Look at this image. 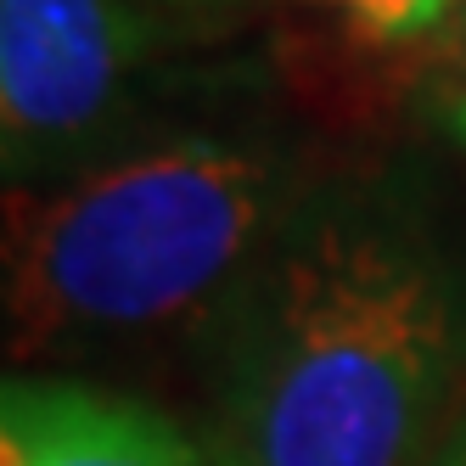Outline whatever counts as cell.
Wrapping results in <instances>:
<instances>
[{"instance_id":"6","label":"cell","mask_w":466,"mask_h":466,"mask_svg":"<svg viewBox=\"0 0 466 466\" xmlns=\"http://www.w3.org/2000/svg\"><path fill=\"white\" fill-rule=\"evenodd\" d=\"M439 113L450 124V136L466 147V0H461V12H455V40H450L444 79H439Z\"/></svg>"},{"instance_id":"3","label":"cell","mask_w":466,"mask_h":466,"mask_svg":"<svg viewBox=\"0 0 466 466\" xmlns=\"http://www.w3.org/2000/svg\"><path fill=\"white\" fill-rule=\"evenodd\" d=\"M157 28L136 0H0L6 169L96 136L152 56Z\"/></svg>"},{"instance_id":"7","label":"cell","mask_w":466,"mask_h":466,"mask_svg":"<svg viewBox=\"0 0 466 466\" xmlns=\"http://www.w3.org/2000/svg\"><path fill=\"white\" fill-rule=\"evenodd\" d=\"M421 466H466V416L444 432L439 444H432V455H427Z\"/></svg>"},{"instance_id":"5","label":"cell","mask_w":466,"mask_h":466,"mask_svg":"<svg viewBox=\"0 0 466 466\" xmlns=\"http://www.w3.org/2000/svg\"><path fill=\"white\" fill-rule=\"evenodd\" d=\"M349 28L371 46H405V40H427L461 12V0H331Z\"/></svg>"},{"instance_id":"4","label":"cell","mask_w":466,"mask_h":466,"mask_svg":"<svg viewBox=\"0 0 466 466\" xmlns=\"http://www.w3.org/2000/svg\"><path fill=\"white\" fill-rule=\"evenodd\" d=\"M0 466H219V455L136 399L12 377L0 393Z\"/></svg>"},{"instance_id":"1","label":"cell","mask_w":466,"mask_h":466,"mask_svg":"<svg viewBox=\"0 0 466 466\" xmlns=\"http://www.w3.org/2000/svg\"><path fill=\"white\" fill-rule=\"evenodd\" d=\"M219 466H421L466 281L388 197H309L219 304Z\"/></svg>"},{"instance_id":"2","label":"cell","mask_w":466,"mask_h":466,"mask_svg":"<svg viewBox=\"0 0 466 466\" xmlns=\"http://www.w3.org/2000/svg\"><path fill=\"white\" fill-rule=\"evenodd\" d=\"M304 203L270 141L186 136L113 157L12 225V354L225 304Z\"/></svg>"}]
</instances>
